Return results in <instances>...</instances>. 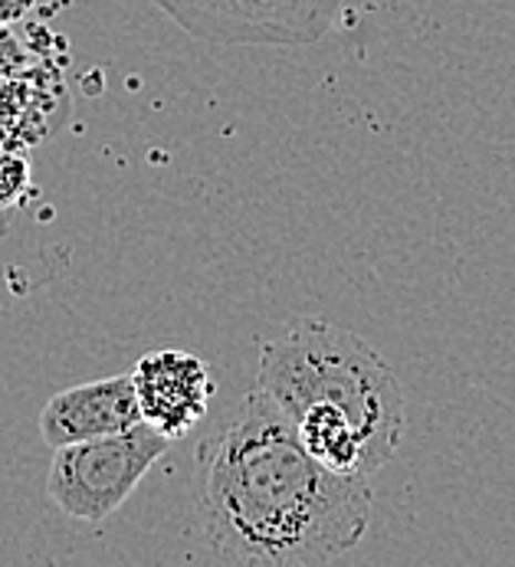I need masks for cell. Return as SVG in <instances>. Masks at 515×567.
<instances>
[{
    "mask_svg": "<svg viewBox=\"0 0 515 567\" xmlns=\"http://www.w3.org/2000/svg\"><path fill=\"white\" fill-rule=\"evenodd\" d=\"M257 388L286 413L326 470L371 480L404 430V391L391 364L354 331L296 319L259 351Z\"/></svg>",
    "mask_w": 515,
    "mask_h": 567,
    "instance_id": "cell-2",
    "label": "cell"
},
{
    "mask_svg": "<svg viewBox=\"0 0 515 567\" xmlns=\"http://www.w3.org/2000/svg\"><path fill=\"white\" fill-rule=\"evenodd\" d=\"M3 148H10V145H7V138L0 135V155H3ZM10 220H13V214L0 207V240H3V237H7V230H10Z\"/></svg>",
    "mask_w": 515,
    "mask_h": 567,
    "instance_id": "cell-11",
    "label": "cell"
},
{
    "mask_svg": "<svg viewBox=\"0 0 515 567\" xmlns=\"http://www.w3.org/2000/svg\"><path fill=\"white\" fill-rule=\"evenodd\" d=\"M37 60H40V53L27 43V37L7 23H0V80H10V76L30 70Z\"/></svg>",
    "mask_w": 515,
    "mask_h": 567,
    "instance_id": "cell-9",
    "label": "cell"
},
{
    "mask_svg": "<svg viewBox=\"0 0 515 567\" xmlns=\"http://www.w3.org/2000/svg\"><path fill=\"white\" fill-rule=\"evenodd\" d=\"M165 17L220 47H312L336 30L351 0H152Z\"/></svg>",
    "mask_w": 515,
    "mask_h": 567,
    "instance_id": "cell-4",
    "label": "cell"
},
{
    "mask_svg": "<svg viewBox=\"0 0 515 567\" xmlns=\"http://www.w3.org/2000/svg\"><path fill=\"white\" fill-rule=\"evenodd\" d=\"M194 502L227 565L316 567L351 551L371 522V480L326 470L259 388L197 446Z\"/></svg>",
    "mask_w": 515,
    "mask_h": 567,
    "instance_id": "cell-1",
    "label": "cell"
},
{
    "mask_svg": "<svg viewBox=\"0 0 515 567\" xmlns=\"http://www.w3.org/2000/svg\"><path fill=\"white\" fill-rule=\"evenodd\" d=\"M70 115L63 70L40 56L30 70L0 80V135L10 148H33L50 138Z\"/></svg>",
    "mask_w": 515,
    "mask_h": 567,
    "instance_id": "cell-7",
    "label": "cell"
},
{
    "mask_svg": "<svg viewBox=\"0 0 515 567\" xmlns=\"http://www.w3.org/2000/svg\"><path fill=\"white\" fill-rule=\"evenodd\" d=\"M30 194V164L20 148H3L0 155V207L17 214L23 197Z\"/></svg>",
    "mask_w": 515,
    "mask_h": 567,
    "instance_id": "cell-8",
    "label": "cell"
},
{
    "mask_svg": "<svg viewBox=\"0 0 515 567\" xmlns=\"http://www.w3.org/2000/svg\"><path fill=\"white\" fill-rule=\"evenodd\" d=\"M142 423L132 374L102 378L53 394L40 410V436L56 450L95 436H112Z\"/></svg>",
    "mask_w": 515,
    "mask_h": 567,
    "instance_id": "cell-6",
    "label": "cell"
},
{
    "mask_svg": "<svg viewBox=\"0 0 515 567\" xmlns=\"http://www.w3.org/2000/svg\"><path fill=\"white\" fill-rule=\"evenodd\" d=\"M33 7H37V0H0V23L17 27L33 13Z\"/></svg>",
    "mask_w": 515,
    "mask_h": 567,
    "instance_id": "cell-10",
    "label": "cell"
},
{
    "mask_svg": "<svg viewBox=\"0 0 515 567\" xmlns=\"http://www.w3.org/2000/svg\"><path fill=\"white\" fill-rule=\"evenodd\" d=\"M172 440L145 420L132 430L53 450L47 495L76 522H105L165 456Z\"/></svg>",
    "mask_w": 515,
    "mask_h": 567,
    "instance_id": "cell-3",
    "label": "cell"
},
{
    "mask_svg": "<svg viewBox=\"0 0 515 567\" xmlns=\"http://www.w3.org/2000/svg\"><path fill=\"white\" fill-rule=\"evenodd\" d=\"M132 384L142 420L168 440H181L190 426H197L214 398V378L204 358L177 348L148 351L135 364Z\"/></svg>",
    "mask_w": 515,
    "mask_h": 567,
    "instance_id": "cell-5",
    "label": "cell"
}]
</instances>
